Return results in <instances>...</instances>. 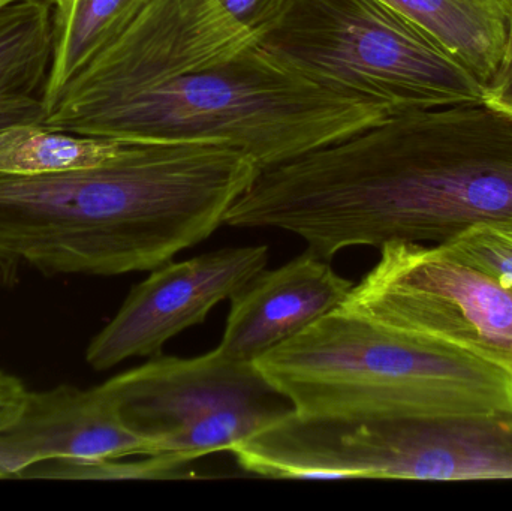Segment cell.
Wrapping results in <instances>:
<instances>
[{
	"label": "cell",
	"mask_w": 512,
	"mask_h": 511,
	"mask_svg": "<svg viewBox=\"0 0 512 511\" xmlns=\"http://www.w3.org/2000/svg\"><path fill=\"white\" fill-rule=\"evenodd\" d=\"M438 246L512 291V221L474 225Z\"/></svg>",
	"instance_id": "cell-17"
},
{
	"label": "cell",
	"mask_w": 512,
	"mask_h": 511,
	"mask_svg": "<svg viewBox=\"0 0 512 511\" xmlns=\"http://www.w3.org/2000/svg\"><path fill=\"white\" fill-rule=\"evenodd\" d=\"M298 416H510L512 378L340 306L255 362Z\"/></svg>",
	"instance_id": "cell-4"
},
{
	"label": "cell",
	"mask_w": 512,
	"mask_h": 511,
	"mask_svg": "<svg viewBox=\"0 0 512 511\" xmlns=\"http://www.w3.org/2000/svg\"><path fill=\"white\" fill-rule=\"evenodd\" d=\"M101 387L125 425L149 443L150 455L216 411L286 401L255 363L231 359L218 348L192 359L156 357Z\"/></svg>",
	"instance_id": "cell-9"
},
{
	"label": "cell",
	"mask_w": 512,
	"mask_h": 511,
	"mask_svg": "<svg viewBox=\"0 0 512 511\" xmlns=\"http://www.w3.org/2000/svg\"><path fill=\"white\" fill-rule=\"evenodd\" d=\"M268 258L267 245L237 246L156 267L92 339L87 363L107 371L134 357L155 356L174 336L204 323L218 303L233 299L265 270Z\"/></svg>",
	"instance_id": "cell-8"
},
{
	"label": "cell",
	"mask_w": 512,
	"mask_h": 511,
	"mask_svg": "<svg viewBox=\"0 0 512 511\" xmlns=\"http://www.w3.org/2000/svg\"><path fill=\"white\" fill-rule=\"evenodd\" d=\"M18 2V0H0V9L5 8V6L12 5V3Z\"/></svg>",
	"instance_id": "cell-22"
},
{
	"label": "cell",
	"mask_w": 512,
	"mask_h": 511,
	"mask_svg": "<svg viewBox=\"0 0 512 511\" xmlns=\"http://www.w3.org/2000/svg\"><path fill=\"white\" fill-rule=\"evenodd\" d=\"M345 308L512 378V291L438 245L388 243Z\"/></svg>",
	"instance_id": "cell-6"
},
{
	"label": "cell",
	"mask_w": 512,
	"mask_h": 511,
	"mask_svg": "<svg viewBox=\"0 0 512 511\" xmlns=\"http://www.w3.org/2000/svg\"><path fill=\"white\" fill-rule=\"evenodd\" d=\"M45 2H48L53 6V17L57 18L62 17V15H65L66 12L69 11L74 0H45Z\"/></svg>",
	"instance_id": "cell-21"
},
{
	"label": "cell",
	"mask_w": 512,
	"mask_h": 511,
	"mask_svg": "<svg viewBox=\"0 0 512 511\" xmlns=\"http://www.w3.org/2000/svg\"><path fill=\"white\" fill-rule=\"evenodd\" d=\"M316 479H512L510 416L316 417L301 438Z\"/></svg>",
	"instance_id": "cell-7"
},
{
	"label": "cell",
	"mask_w": 512,
	"mask_h": 511,
	"mask_svg": "<svg viewBox=\"0 0 512 511\" xmlns=\"http://www.w3.org/2000/svg\"><path fill=\"white\" fill-rule=\"evenodd\" d=\"M149 455V443L125 425L101 386L24 390L0 426V479L21 477L45 462Z\"/></svg>",
	"instance_id": "cell-10"
},
{
	"label": "cell",
	"mask_w": 512,
	"mask_h": 511,
	"mask_svg": "<svg viewBox=\"0 0 512 511\" xmlns=\"http://www.w3.org/2000/svg\"><path fill=\"white\" fill-rule=\"evenodd\" d=\"M53 11L45 0H18L0 9V131L44 123Z\"/></svg>",
	"instance_id": "cell-12"
},
{
	"label": "cell",
	"mask_w": 512,
	"mask_h": 511,
	"mask_svg": "<svg viewBox=\"0 0 512 511\" xmlns=\"http://www.w3.org/2000/svg\"><path fill=\"white\" fill-rule=\"evenodd\" d=\"M104 459L95 462L54 461L36 465L21 477L60 480H173L192 477V459L173 453L143 456L140 461Z\"/></svg>",
	"instance_id": "cell-16"
},
{
	"label": "cell",
	"mask_w": 512,
	"mask_h": 511,
	"mask_svg": "<svg viewBox=\"0 0 512 511\" xmlns=\"http://www.w3.org/2000/svg\"><path fill=\"white\" fill-rule=\"evenodd\" d=\"M132 143L53 131L39 123H20L0 131V174L44 176L104 167L119 161Z\"/></svg>",
	"instance_id": "cell-14"
},
{
	"label": "cell",
	"mask_w": 512,
	"mask_h": 511,
	"mask_svg": "<svg viewBox=\"0 0 512 511\" xmlns=\"http://www.w3.org/2000/svg\"><path fill=\"white\" fill-rule=\"evenodd\" d=\"M393 116L273 53L218 0H150L42 125L129 143H219L259 170Z\"/></svg>",
	"instance_id": "cell-1"
},
{
	"label": "cell",
	"mask_w": 512,
	"mask_h": 511,
	"mask_svg": "<svg viewBox=\"0 0 512 511\" xmlns=\"http://www.w3.org/2000/svg\"><path fill=\"white\" fill-rule=\"evenodd\" d=\"M239 23L262 41L297 0H218Z\"/></svg>",
	"instance_id": "cell-18"
},
{
	"label": "cell",
	"mask_w": 512,
	"mask_h": 511,
	"mask_svg": "<svg viewBox=\"0 0 512 511\" xmlns=\"http://www.w3.org/2000/svg\"><path fill=\"white\" fill-rule=\"evenodd\" d=\"M24 390L26 387L18 378L0 371V426L11 416Z\"/></svg>",
	"instance_id": "cell-20"
},
{
	"label": "cell",
	"mask_w": 512,
	"mask_h": 511,
	"mask_svg": "<svg viewBox=\"0 0 512 511\" xmlns=\"http://www.w3.org/2000/svg\"><path fill=\"white\" fill-rule=\"evenodd\" d=\"M484 101L492 105V107L512 114V6L510 29H508L504 57H502L501 63H499L498 71L495 72V75L486 84Z\"/></svg>",
	"instance_id": "cell-19"
},
{
	"label": "cell",
	"mask_w": 512,
	"mask_h": 511,
	"mask_svg": "<svg viewBox=\"0 0 512 511\" xmlns=\"http://www.w3.org/2000/svg\"><path fill=\"white\" fill-rule=\"evenodd\" d=\"M259 171L228 144L132 143L104 167L0 174V266L99 276L156 269L225 225Z\"/></svg>",
	"instance_id": "cell-3"
},
{
	"label": "cell",
	"mask_w": 512,
	"mask_h": 511,
	"mask_svg": "<svg viewBox=\"0 0 512 511\" xmlns=\"http://www.w3.org/2000/svg\"><path fill=\"white\" fill-rule=\"evenodd\" d=\"M432 33L484 84L498 71L512 0H381Z\"/></svg>",
	"instance_id": "cell-13"
},
{
	"label": "cell",
	"mask_w": 512,
	"mask_h": 511,
	"mask_svg": "<svg viewBox=\"0 0 512 511\" xmlns=\"http://www.w3.org/2000/svg\"><path fill=\"white\" fill-rule=\"evenodd\" d=\"M492 221H512V114L481 101L394 114L265 168L225 225L285 231L331 260Z\"/></svg>",
	"instance_id": "cell-2"
},
{
	"label": "cell",
	"mask_w": 512,
	"mask_h": 511,
	"mask_svg": "<svg viewBox=\"0 0 512 511\" xmlns=\"http://www.w3.org/2000/svg\"><path fill=\"white\" fill-rule=\"evenodd\" d=\"M354 285L310 249L277 269L262 270L231 299L218 350L255 363L345 305Z\"/></svg>",
	"instance_id": "cell-11"
},
{
	"label": "cell",
	"mask_w": 512,
	"mask_h": 511,
	"mask_svg": "<svg viewBox=\"0 0 512 511\" xmlns=\"http://www.w3.org/2000/svg\"><path fill=\"white\" fill-rule=\"evenodd\" d=\"M149 2L74 0L65 15L53 17V57L44 99L47 114L63 87L108 47Z\"/></svg>",
	"instance_id": "cell-15"
},
{
	"label": "cell",
	"mask_w": 512,
	"mask_h": 511,
	"mask_svg": "<svg viewBox=\"0 0 512 511\" xmlns=\"http://www.w3.org/2000/svg\"><path fill=\"white\" fill-rule=\"evenodd\" d=\"M261 42L393 116L486 96V84L432 33L381 0H297Z\"/></svg>",
	"instance_id": "cell-5"
}]
</instances>
